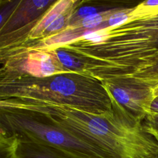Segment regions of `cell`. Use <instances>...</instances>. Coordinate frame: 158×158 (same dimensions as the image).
Here are the masks:
<instances>
[{"instance_id":"obj_15","label":"cell","mask_w":158,"mask_h":158,"mask_svg":"<svg viewBox=\"0 0 158 158\" xmlns=\"http://www.w3.org/2000/svg\"><path fill=\"white\" fill-rule=\"evenodd\" d=\"M141 4L146 6H158V0L144 1L143 3H141Z\"/></svg>"},{"instance_id":"obj_8","label":"cell","mask_w":158,"mask_h":158,"mask_svg":"<svg viewBox=\"0 0 158 158\" xmlns=\"http://www.w3.org/2000/svg\"><path fill=\"white\" fill-rule=\"evenodd\" d=\"M130 14L125 11H118L110 15L108 23L110 27H115L126 23L129 20Z\"/></svg>"},{"instance_id":"obj_4","label":"cell","mask_w":158,"mask_h":158,"mask_svg":"<svg viewBox=\"0 0 158 158\" xmlns=\"http://www.w3.org/2000/svg\"><path fill=\"white\" fill-rule=\"evenodd\" d=\"M31 60L35 62H31V64H35V69L31 72L35 75L38 73V75L41 77H47L53 75L57 72V69L53 62L52 57L47 54L45 53H39L37 54H33L31 56Z\"/></svg>"},{"instance_id":"obj_17","label":"cell","mask_w":158,"mask_h":158,"mask_svg":"<svg viewBox=\"0 0 158 158\" xmlns=\"http://www.w3.org/2000/svg\"><path fill=\"white\" fill-rule=\"evenodd\" d=\"M157 158H158V157H157Z\"/></svg>"},{"instance_id":"obj_9","label":"cell","mask_w":158,"mask_h":158,"mask_svg":"<svg viewBox=\"0 0 158 158\" xmlns=\"http://www.w3.org/2000/svg\"><path fill=\"white\" fill-rule=\"evenodd\" d=\"M103 20V15L101 14L96 13L84 17L81 21V24L85 28H93L101 24Z\"/></svg>"},{"instance_id":"obj_1","label":"cell","mask_w":158,"mask_h":158,"mask_svg":"<svg viewBox=\"0 0 158 158\" xmlns=\"http://www.w3.org/2000/svg\"><path fill=\"white\" fill-rule=\"evenodd\" d=\"M131 40H128L135 69L131 78L136 86L131 91L141 110L148 112L158 99V6L140 4L130 14Z\"/></svg>"},{"instance_id":"obj_13","label":"cell","mask_w":158,"mask_h":158,"mask_svg":"<svg viewBox=\"0 0 158 158\" xmlns=\"http://www.w3.org/2000/svg\"><path fill=\"white\" fill-rule=\"evenodd\" d=\"M57 56L60 62L65 66L68 67H72L75 66V62H73L71 57L66 52L62 51H59L57 52Z\"/></svg>"},{"instance_id":"obj_16","label":"cell","mask_w":158,"mask_h":158,"mask_svg":"<svg viewBox=\"0 0 158 158\" xmlns=\"http://www.w3.org/2000/svg\"><path fill=\"white\" fill-rule=\"evenodd\" d=\"M153 109L155 111H158V99L154 101L151 107V109Z\"/></svg>"},{"instance_id":"obj_7","label":"cell","mask_w":158,"mask_h":158,"mask_svg":"<svg viewBox=\"0 0 158 158\" xmlns=\"http://www.w3.org/2000/svg\"><path fill=\"white\" fill-rule=\"evenodd\" d=\"M113 94L119 103L126 105L131 108H135L131 96L126 89L115 88L113 90Z\"/></svg>"},{"instance_id":"obj_2","label":"cell","mask_w":158,"mask_h":158,"mask_svg":"<svg viewBox=\"0 0 158 158\" xmlns=\"http://www.w3.org/2000/svg\"><path fill=\"white\" fill-rule=\"evenodd\" d=\"M14 118L1 129L18 139H29L57 148L72 158H112L92 140L54 118Z\"/></svg>"},{"instance_id":"obj_5","label":"cell","mask_w":158,"mask_h":158,"mask_svg":"<svg viewBox=\"0 0 158 158\" xmlns=\"http://www.w3.org/2000/svg\"><path fill=\"white\" fill-rule=\"evenodd\" d=\"M18 143L15 135L1 133L0 158H15Z\"/></svg>"},{"instance_id":"obj_11","label":"cell","mask_w":158,"mask_h":158,"mask_svg":"<svg viewBox=\"0 0 158 158\" xmlns=\"http://www.w3.org/2000/svg\"><path fill=\"white\" fill-rule=\"evenodd\" d=\"M65 23V17L62 13H60L57 17H56L54 20H52L51 23L47 26V27L44 30L46 33H50L55 31L60 30L63 27Z\"/></svg>"},{"instance_id":"obj_10","label":"cell","mask_w":158,"mask_h":158,"mask_svg":"<svg viewBox=\"0 0 158 158\" xmlns=\"http://www.w3.org/2000/svg\"><path fill=\"white\" fill-rule=\"evenodd\" d=\"M108 36V33L104 30L89 31L83 36V38L88 41L94 43H99L104 41Z\"/></svg>"},{"instance_id":"obj_14","label":"cell","mask_w":158,"mask_h":158,"mask_svg":"<svg viewBox=\"0 0 158 158\" xmlns=\"http://www.w3.org/2000/svg\"><path fill=\"white\" fill-rule=\"evenodd\" d=\"M96 13V10L91 7H83L79 10V14L80 16H85L84 17Z\"/></svg>"},{"instance_id":"obj_3","label":"cell","mask_w":158,"mask_h":158,"mask_svg":"<svg viewBox=\"0 0 158 158\" xmlns=\"http://www.w3.org/2000/svg\"><path fill=\"white\" fill-rule=\"evenodd\" d=\"M18 139L15 158H72L48 144L29 139Z\"/></svg>"},{"instance_id":"obj_6","label":"cell","mask_w":158,"mask_h":158,"mask_svg":"<svg viewBox=\"0 0 158 158\" xmlns=\"http://www.w3.org/2000/svg\"><path fill=\"white\" fill-rule=\"evenodd\" d=\"M51 89L54 92L64 96L73 94L75 90L74 82L66 77H58L54 79L50 85Z\"/></svg>"},{"instance_id":"obj_12","label":"cell","mask_w":158,"mask_h":158,"mask_svg":"<svg viewBox=\"0 0 158 158\" xmlns=\"http://www.w3.org/2000/svg\"><path fill=\"white\" fill-rule=\"evenodd\" d=\"M149 133L158 139V114L149 118L148 123L144 125Z\"/></svg>"}]
</instances>
